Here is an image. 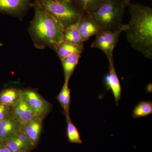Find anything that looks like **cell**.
Listing matches in <instances>:
<instances>
[{"label": "cell", "instance_id": "cell-9", "mask_svg": "<svg viewBox=\"0 0 152 152\" xmlns=\"http://www.w3.org/2000/svg\"><path fill=\"white\" fill-rule=\"evenodd\" d=\"M104 83L107 90L111 91L118 106L119 101L121 97V87L118 77L115 69L114 62L109 63V72L104 77Z\"/></svg>", "mask_w": 152, "mask_h": 152}, {"label": "cell", "instance_id": "cell-6", "mask_svg": "<svg viewBox=\"0 0 152 152\" xmlns=\"http://www.w3.org/2000/svg\"><path fill=\"white\" fill-rule=\"evenodd\" d=\"M22 97L34 113L36 116L45 117L50 112L52 104L37 91L31 88L22 90Z\"/></svg>", "mask_w": 152, "mask_h": 152}, {"label": "cell", "instance_id": "cell-19", "mask_svg": "<svg viewBox=\"0 0 152 152\" xmlns=\"http://www.w3.org/2000/svg\"><path fill=\"white\" fill-rule=\"evenodd\" d=\"M152 114L151 101H140L133 110L132 116L134 119L145 117Z\"/></svg>", "mask_w": 152, "mask_h": 152}, {"label": "cell", "instance_id": "cell-8", "mask_svg": "<svg viewBox=\"0 0 152 152\" xmlns=\"http://www.w3.org/2000/svg\"><path fill=\"white\" fill-rule=\"evenodd\" d=\"M45 117L35 116L27 122L21 124L20 131L27 136L35 147L40 139Z\"/></svg>", "mask_w": 152, "mask_h": 152}, {"label": "cell", "instance_id": "cell-21", "mask_svg": "<svg viewBox=\"0 0 152 152\" xmlns=\"http://www.w3.org/2000/svg\"><path fill=\"white\" fill-rule=\"evenodd\" d=\"M4 142L5 145L14 152H29L32 150L15 136L9 138Z\"/></svg>", "mask_w": 152, "mask_h": 152}, {"label": "cell", "instance_id": "cell-14", "mask_svg": "<svg viewBox=\"0 0 152 152\" xmlns=\"http://www.w3.org/2000/svg\"><path fill=\"white\" fill-rule=\"evenodd\" d=\"M84 45H76L63 41L56 47L54 50L61 61L66 58L77 53H82L83 52Z\"/></svg>", "mask_w": 152, "mask_h": 152}, {"label": "cell", "instance_id": "cell-27", "mask_svg": "<svg viewBox=\"0 0 152 152\" xmlns=\"http://www.w3.org/2000/svg\"><path fill=\"white\" fill-rule=\"evenodd\" d=\"M59 1H73L74 0H58Z\"/></svg>", "mask_w": 152, "mask_h": 152}, {"label": "cell", "instance_id": "cell-24", "mask_svg": "<svg viewBox=\"0 0 152 152\" xmlns=\"http://www.w3.org/2000/svg\"><path fill=\"white\" fill-rule=\"evenodd\" d=\"M124 4L125 7H129L131 4V0H120Z\"/></svg>", "mask_w": 152, "mask_h": 152}, {"label": "cell", "instance_id": "cell-18", "mask_svg": "<svg viewBox=\"0 0 152 152\" xmlns=\"http://www.w3.org/2000/svg\"><path fill=\"white\" fill-rule=\"evenodd\" d=\"M107 0H74L73 2L79 10L84 14H89Z\"/></svg>", "mask_w": 152, "mask_h": 152}, {"label": "cell", "instance_id": "cell-3", "mask_svg": "<svg viewBox=\"0 0 152 152\" xmlns=\"http://www.w3.org/2000/svg\"><path fill=\"white\" fill-rule=\"evenodd\" d=\"M125 8L120 0H107L88 15L102 31H114L124 26Z\"/></svg>", "mask_w": 152, "mask_h": 152}, {"label": "cell", "instance_id": "cell-2", "mask_svg": "<svg viewBox=\"0 0 152 152\" xmlns=\"http://www.w3.org/2000/svg\"><path fill=\"white\" fill-rule=\"evenodd\" d=\"M33 7L34 15L30 22L28 32L35 46L39 49L49 48L54 50L64 41V27L35 0Z\"/></svg>", "mask_w": 152, "mask_h": 152}, {"label": "cell", "instance_id": "cell-1", "mask_svg": "<svg viewBox=\"0 0 152 152\" xmlns=\"http://www.w3.org/2000/svg\"><path fill=\"white\" fill-rule=\"evenodd\" d=\"M130 19L125 31L127 40L147 58H152V9L139 4L129 5Z\"/></svg>", "mask_w": 152, "mask_h": 152}, {"label": "cell", "instance_id": "cell-22", "mask_svg": "<svg viewBox=\"0 0 152 152\" xmlns=\"http://www.w3.org/2000/svg\"><path fill=\"white\" fill-rule=\"evenodd\" d=\"M15 137L17 138L21 141L22 142L26 144L28 147H29L30 148L32 149L35 148L34 146V145L32 142L30 140V139L28 138L27 136L23 132L20 130L18 132H17L15 134Z\"/></svg>", "mask_w": 152, "mask_h": 152}, {"label": "cell", "instance_id": "cell-7", "mask_svg": "<svg viewBox=\"0 0 152 152\" xmlns=\"http://www.w3.org/2000/svg\"><path fill=\"white\" fill-rule=\"evenodd\" d=\"M32 0H0V13L21 20L31 8Z\"/></svg>", "mask_w": 152, "mask_h": 152}, {"label": "cell", "instance_id": "cell-15", "mask_svg": "<svg viewBox=\"0 0 152 152\" xmlns=\"http://www.w3.org/2000/svg\"><path fill=\"white\" fill-rule=\"evenodd\" d=\"M81 54L80 53H75L61 61L64 75L65 82L69 83Z\"/></svg>", "mask_w": 152, "mask_h": 152}, {"label": "cell", "instance_id": "cell-26", "mask_svg": "<svg viewBox=\"0 0 152 152\" xmlns=\"http://www.w3.org/2000/svg\"><path fill=\"white\" fill-rule=\"evenodd\" d=\"M5 145L4 142L0 140V150Z\"/></svg>", "mask_w": 152, "mask_h": 152}, {"label": "cell", "instance_id": "cell-12", "mask_svg": "<svg viewBox=\"0 0 152 152\" xmlns=\"http://www.w3.org/2000/svg\"><path fill=\"white\" fill-rule=\"evenodd\" d=\"M21 124L13 118L12 115L0 121V140L5 142L20 130Z\"/></svg>", "mask_w": 152, "mask_h": 152}, {"label": "cell", "instance_id": "cell-25", "mask_svg": "<svg viewBox=\"0 0 152 152\" xmlns=\"http://www.w3.org/2000/svg\"><path fill=\"white\" fill-rule=\"evenodd\" d=\"M0 152H14L10 150L8 147L6 146L5 145L4 146V147L1 149L0 150Z\"/></svg>", "mask_w": 152, "mask_h": 152}, {"label": "cell", "instance_id": "cell-13", "mask_svg": "<svg viewBox=\"0 0 152 152\" xmlns=\"http://www.w3.org/2000/svg\"><path fill=\"white\" fill-rule=\"evenodd\" d=\"M22 90L10 88L5 89L0 92V103L13 108L21 99Z\"/></svg>", "mask_w": 152, "mask_h": 152}, {"label": "cell", "instance_id": "cell-11", "mask_svg": "<svg viewBox=\"0 0 152 152\" xmlns=\"http://www.w3.org/2000/svg\"><path fill=\"white\" fill-rule=\"evenodd\" d=\"M12 116L14 119L23 124L28 121L36 116L31 107L23 97L13 107Z\"/></svg>", "mask_w": 152, "mask_h": 152}, {"label": "cell", "instance_id": "cell-16", "mask_svg": "<svg viewBox=\"0 0 152 152\" xmlns=\"http://www.w3.org/2000/svg\"><path fill=\"white\" fill-rule=\"evenodd\" d=\"M56 99L62 108L65 116L69 115L71 90L69 88V83L64 82L62 89L57 96Z\"/></svg>", "mask_w": 152, "mask_h": 152}, {"label": "cell", "instance_id": "cell-5", "mask_svg": "<svg viewBox=\"0 0 152 152\" xmlns=\"http://www.w3.org/2000/svg\"><path fill=\"white\" fill-rule=\"evenodd\" d=\"M127 24H125L120 30L114 31H101L96 35L94 41L91 47L98 49L104 52L107 58L109 63L114 62L113 51L119 41L120 36L123 32L128 28Z\"/></svg>", "mask_w": 152, "mask_h": 152}, {"label": "cell", "instance_id": "cell-23", "mask_svg": "<svg viewBox=\"0 0 152 152\" xmlns=\"http://www.w3.org/2000/svg\"><path fill=\"white\" fill-rule=\"evenodd\" d=\"M12 108L0 103V121L10 116Z\"/></svg>", "mask_w": 152, "mask_h": 152}, {"label": "cell", "instance_id": "cell-20", "mask_svg": "<svg viewBox=\"0 0 152 152\" xmlns=\"http://www.w3.org/2000/svg\"><path fill=\"white\" fill-rule=\"evenodd\" d=\"M67 123V137L69 141L72 143L81 144L83 143L78 130L71 121L70 116L66 117Z\"/></svg>", "mask_w": 152, "mask_h": 152}, {"label": "cell", "instance_id": "cell-4", "mask_svg": "<svg viewBox=\"0 0 152 152\" xmlns=\"http://www.w3.org/2000/svg\"><path fill=\"white\" fill-rule=\"evenodd\" d=\"M65 29L78 23L83 14L73 1L58 0H35Z\"/></svg>", "mask_w": 152, "mask_h": 152}, {"label": "cell", "instance_id": "cell-10", "mask_svg": "<svg viewBox=\"0 0 152 152\" xmlns=\"http://www.w3.org/2000/svg\"><path fill=\"white\" fill-rule=\"evenodd\" d=\"M78 28L83 42L102 31L88 14H84L78 23Z\"/></svg>", "mask_w": 152, "mask_h": 152}, {"label": "cell", "instance_id": "cell-17", "mask_svg": "<svg viewBox=\"0 0 152 152\" xmlns=\"http://www.w3.org/2000/svg\"><path fill=\"white\" fill-rule=\"evenodd\" d=\"M64 41L76 45H83L78 28V23L65 29Z\"/></svg>", "mask_w": 152, "mask_h": 152}]
</instances>
